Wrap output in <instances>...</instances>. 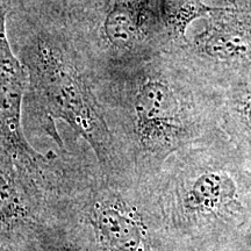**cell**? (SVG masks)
Listing matches in <instances>:
<instances>
[{"label": "cell", "instance_id": "1", "mask_svg": "<svg viewBox=\"0 0 251 251\" xmlns=\"http://www.w3.org/2000/svg\"><path fill=\"white\" fill-rule=\"evenodd\" d=\"M152 181L185 251H214L251 230V171L222 129L171 156Z\"/></svg>", "mask_w": 251, "mask_h": 251}, {"label": "cell", "instance_id": "2", "mask_svg": "<svg viewBox=\"0 0 251 251\" xmlns=\"http://www.w3.org/2000/svg\"><path fill=\"white\" fill-rule=\"evenodd\" d=\"M128 107V166L146 180H152L175 153L221 130V92L175 52L144 65Z\"/></svg>", "mask_w": 251, "mask_h": 251}, {"label": "cell", "instance_id": "3", "mask_svg": "<svg viewBox=\"0 0 251 251\" xmlns=\"http://www.w3.org/2000/svg\"><path fill=\"white\" fill-rule=\"evenodd\" d=\"M65 155L47 172V202L85 226L99 251H185L163 221L152 180Z\"/></svg>", "mask_w": 251, "mask_h": 251}, {"label": "cell", "instance_id": "4", "mask_svg": "<svg viewBox=\"0 0 251 251\" xmlns=\"http://www.w3.org/2000/svg\"><path fill=\"white\" fill-rule=\"evenodd\" d=\"M26 67L31 113L43 133L64 149L55 122H67L89 144L106 174H131L101 105L62 49L51 41L41 39L31 50Z\"/></svg>", "mask_w": 251, "mask_h": 251}, {"label": "cell", "instance_id": "5", "mask_svg": "<svg viewBox=\"0 0 251 251\" xmlns=\"http://www.w3.org/2000/svg\"><path fill=\"white\" fill-rule=\"evenodd\" d=\"M171 52L219 90L250 80L251 9L214 6L203 29Z\"/></svg>", "mask_w": 251, "mask_h": 251}, {"label": "cell", "instance_id": "6", "mask_svg": "<svg viewBox=\"0 0 251 251\" xmlns=\"http://www.w3.org/2000/svg\"><path fill=\"white\" fill-rule=\"evenodd\" d=\"M7 13L8 0H0V151L11 157L24 174L41 181L56 152H39L24 133L23 109L29 74L12 51L6 30Z\"/></svg>", "mask_w": 251, "mask_h": 251}, {"label": "cell", "instance_id": "7", "mask_svg": "<svg viewBox=\"0 0 251 251\" xmlns=\"http://www.w3.org/2000/svg\"><path fill=\"white\" fill-rule=\"evenodd\" d=\"M47 214L43 186L0 151V247L12 249Z\"/></svg>", "mask_w": 251, "mask_h": 251}, {"label": "cell", "instance_id": "8", "mask_svg": "<svg viewBox=\"0 0 251 251\" xmlns=\"http://www.w3.org/2000/svg\"><path fill=\"white\" fill-rule=\"evenodd\" d=\"M12 251H99L90 230L78 220L48 206L45 219Z\"/></svg>", "mask_w": 251, "mask_h": 251}, {"label": "cell", "instance_id": "9", "mask_svg": "<svg viewBox=\"0 0 251 251\" xmlns=\"http://www.w3.org/2000/svg\"><path fill=\"white\" fill-rule=\"evenodd\" d=\"M152 8L151 0H114L103 21V33L109 45L127 51L146 41L152 24L161 26L159 13Z\"/></svg>", "mask_w": 251, "mask_h": 251}, {"label": "cell", "instance_id": "10", "mask_svg": "<svg viewBox=\"0 0 251 251\" xmlns=\"http://www.w3.org/2000/svg\"><path fill=\"white\" fill-rule=\"evenodd\" d=\"M221 92L220 126L234 144L244 165L251 164V79L233 84Z\"/></svg>", "mask_w": 251, "mask_h": 251}, {"label": "cell", "instance_id": "11", "mask_svg": "<svg viewBox=\"0 0 251 251\" xmlns=\"http://www.w3.org/2000/svg\"><path fill=\"white\" fill-rule=\"evenodd\" d=\"M207 5L215 7H236L251 9V0H202Z\"/></svg>", "mask_w": 251, "mask_h": 251}, {"label": "cell", "instance_id": "12", "mask_svg": "<svg viewBox=\"0 0 251 251\" xmlns=\"http://www.w3.org/2000/svg\"><path fill=\"white\" fill-rule=\"evenodd\" d=\"M0 251H12L9 247H0Z\"/></svg>", "mask_w": 251, "mask_h": 251}]
</instances>
